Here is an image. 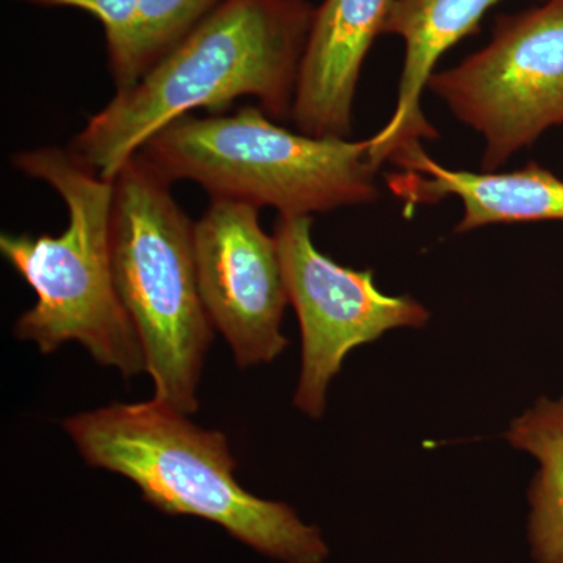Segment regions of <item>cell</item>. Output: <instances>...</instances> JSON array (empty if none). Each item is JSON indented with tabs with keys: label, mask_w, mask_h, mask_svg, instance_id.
<instances>
[{
	"label": "cell",
	"mask_w": 563,
	"mask_h": 563,
	"mask_svg": "<svg viewBox=\"0 0 563 563\" xmlns=\"http://www.w3.org/2000/svg\"><path fill=\"white\" fill-rule=\"evenodd\" d=\"M307 0H222L140 81L92 114L70 150L113 181L166 125L192 111L224 113L254 98L287 120L314 18Z\"/></svg>",
	"instance_id": "cell-1"
},
{
	"label": "cell",
	"mask_w": 563,
	"mask_h": 563,
	"mask_svg": "<svg viewBox=\"0 0 563 563\" xmlns=\"http://www.w3.org/2000/svg\"><path fill=\"white\" fill-rule=\"evenodd\" d=\"M84 461L131 479L166 515L220 525L233 539L285 563H322L328 544L290 506L239 484L224 433L207 431L165 404H111L66 418Z\"/></svg>",
	"instance_id": "cell-2"
},
{
	"label": "cell",
	"mask_w": 563,
	"mask_h": 563,
	"mask_svg": "<svg viewBox=\"0 0 563 563\" xmlns=\"http://www.w3.org/2000/svg\"><path fill=\"white\" fill-rule=\"evenodd\" d=\"M11 162L25 176L46 181L68 210L60 235L0 236L3 257L36 295L35 306L18 318L14 335L35 343L43 354L77 342L125 379L146 372L111 265L113 181L70 147L16 152Z\"/></svg>",
	"instance_id": "cell-3"
},
{
	"label": "cell",
	"mask_w": 563,
	"mask_h": 563,
	"mask_svg": "<svg viewBox=\"0 0 563 563\" xmlns=\"http://www.w3.org/2000/svg\"><path fill=\"white\" fill-rule=\"evenodd\" d=\"M372 139H317L280 128L261 107L187 114L140 152L169 181L191 180L210 199L310 217L376 201Z\"/></svg>",
	"instance_id": "cell-4"
},
{
	"label": "cell",
	"mask_w": 563,
	"mask_h": 563,
	"mask_svg": "<svg viewBox=\"0 0 563 563\" xmlns=\"http://www.w3.org/2000/svg\"><path fill=\"white\" fill-rule=\"evenodd\" d=\"M172 184L141 152L113 180L111 265L143 350L155 401L198 412V385L213 340L190 221Z\"/></svg>",
	"instance_id": "cell-5"
},
{
	"label": "cell",
	"mask_w": 563,
	"mask_h": 563,
	"mask_svg": "<svg viewBox=\"0 0 563 563\" xmlns=\"http://www.w3.org/2000/svg\"><path fill=\"white\" fill-rule=\"evenodd\" d=\"M429 90L485 141L483 169L501 168L544 131L563 125V0L495 21L492 40Z\"/></svg>",
	"instance_id": "cell-6"
},
{
	"label": "cell",
	"mask_w": 563,
	"mask_h": 563,
	"mask_svg": "<svg viewBox=\"0 0 563 563\" xmlns=\"http://www.w3.org/2000/svg\"><path fill=\"white\" fill-rule=\"evenodd\" d=\"M312 217L279 214L274 239L288 298L302 333V369L295 406L312 418L325 410V391L354 347L391 329L422 328L424 306L409 296H387L372 272L339 265L317 250Z\"/></svg>",
	"instance_id": "cell-7"
},
{
	"label": "cell",
	"mask_w": 563,
	"mask_h": 563,
	"mask_svg": "<svg viewBox=\"0 0 563 563\" xmlns=\"http://www.w3.org/2000/svg\"><path fill=\"white\" fill-rule=\"evenodd\" d=\"M258 213L247 203L211 199L192 228L207 317L240 368L272 363L288 346L280 325L290 298L276 239L263 231Z\"/></svg>",
	"instance_id": "cell-8"
},
{
	"label": "cell",
	"mask_w": 563,
	"mask_h": 563,
	"mask_svg": "<svg viewBox=\"0 0 563 563\" xmlns=\"http://www.w3.org/2000/svg\"><path fill=\"white\" fill-rule=\"evenodd\" d=\"M391 0H324L314 10L291 121L317 139H346L363 62L383 33Z\"/></svg>",
	"instance_id": "cell-9"
},
{
	"label": "cell",
	"mask_w": 563,
	"mask_h": 563,
	"mask_svg": "<svg viewBox=\"0 0 563 563\" xmlns=\"http://www.w3.org/2000/svg\"><path fill=\"white\" fill-rule=\"evenodd\" d=\"M501 0H391L383 33L406 44L398 102L390 121L372 136L369 157L377 168L385 162L420 150L424 140L439 136L426 120L421 96L435 65L465 36L479 31L484 14Z\"/></svg>",
	"instance_id": "cell-10"
},
{
	"label": "cell",
	"mask_w": 563,
	"mask_h": 563,
	"mask_svg": "<svg viewBox=\"0 0 563 563\" xmlns=\"http://www.w3.org/2000/svg\"><path fill=\"white\" fill-rule=\"evenodd\" d=\"M402 173L388 176V188L406 209L455 196L463 202V218L455 232L490 224L563 220V180L529 163L510 173L454 172L433 162L422 147L395 163Z\"/></svg>",
	"instance_id": "cell-11"
},
{
	"label": "cell",
	"mask_w": 563,
	"mask_h": 563,
	"mask_svg": "<svg viewBox=\"0 0 563 563\" xmlns=\"http://www.w3.org/2000/svg\"><path fill=\"white\" fill-rule=\"evenodd\" d=\"M92 14L106 36L117 91L128 90L165 58L222 0H18Z\"/></svg>",
	"instance_id": "cell-12"
},
{
	"label": "cell",
	"mask_w": 563,
	"mask_h": 563,
	"mask_svg": "<svg viewBox=\"0 0 563 563\" xmlns=\"http://www.w3.org/2000/svg\"><path fill=\"white\" fill-rule=\"evenodd\" d=\"M506 439L540 462L529 499V533L539 563H563V398L540 399L512 421Z\"/></svg>",
	"instance_id": "cell-13"
}]
</instances>
